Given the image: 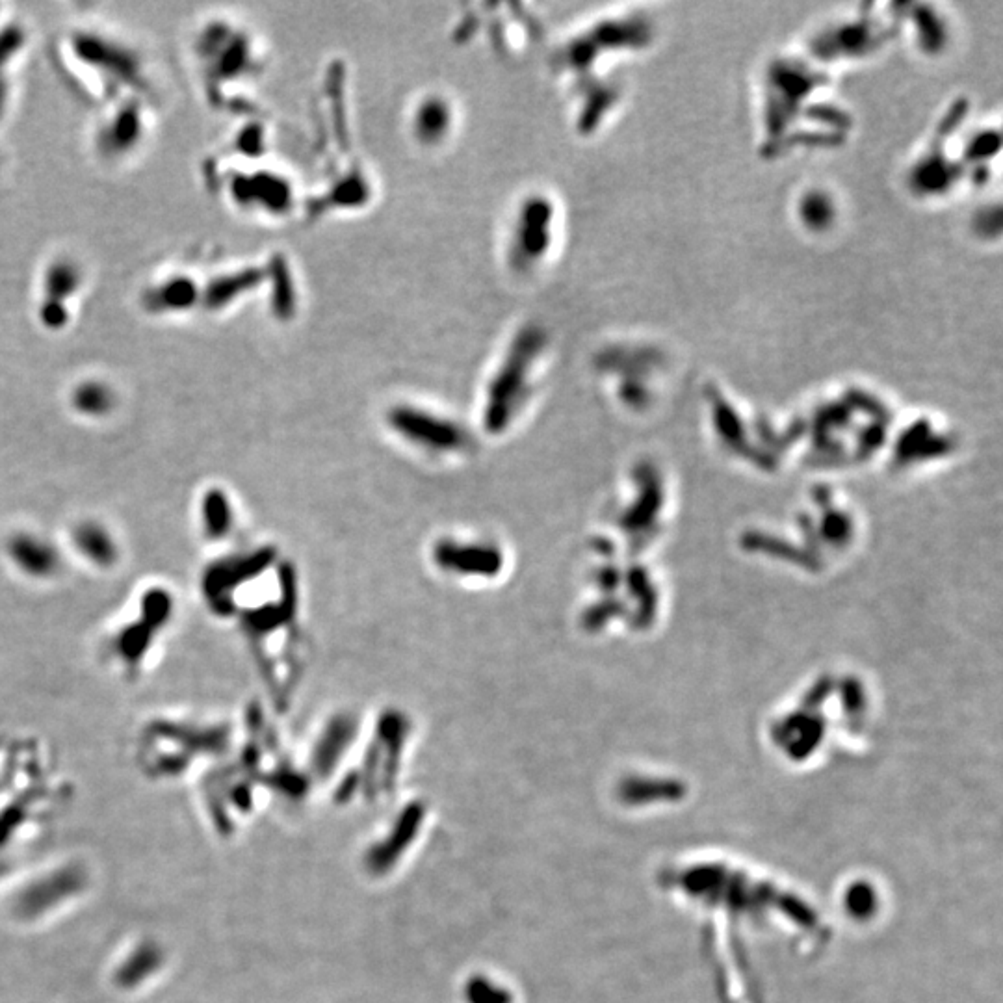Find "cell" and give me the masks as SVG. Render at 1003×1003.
Here are the masks:
<instances>
[{"label":"cell","instance_id":"1","mask_svg":"<svg viewBox=\"0 0 1003 1003\" xmlns=\"http://www.w3.org/2000/svg\"><path fill=\"white\" fill-rule=\"evenodd\" d=\"M10 556L23 573L30 576H49L56 569V556L40 537L21 534L10 543Z\"/></svg>","mask_w":1003,"mask_h":1003},{"label":"cell","instance_id":"2","mask_svg":"<svg viewBox=\"0 0 1003 1003\" xmlns=\"http://www.w3.org/2000/svg\"><path fill=\"white\" fill-rule=\"evenodd\" d=\"M75 545L80 554L97 565H110L116 558V547L110 535L97 524H80L75 530Z\"/></svg>","mask_w":1003,"mask_h":1003}]
</instances>
